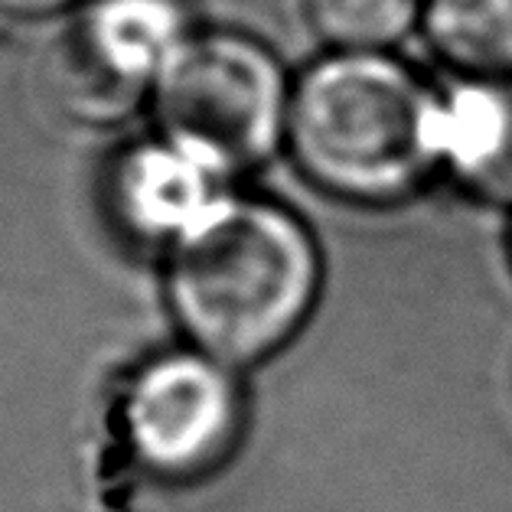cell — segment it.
Wrapping results in <instances>:
<instances>
[{
  "instance_id": "obj_1",
  "label": "cell",
  "mask_w": 512,
  "mask_h": 512,
  "mask_svg": "<svg viewBox=\"0 0 512 512\" xmlns=\"http://www.w3.org/2000/svg\"><path fill=\"white\" fill-rule=\"evenodd\" d=\"M287 147L320 190L392 203L441 170V92L395 53L327 49L294 76Z\"/></svg>"
},
{
  "instance_id": "obj_2",
  "label": "cell",
  "mask_w": 512,
  "mask_h": 512,
  "mask_svg": "<svg viewBox=\"0 0 512 512\" xmlns=\"http://www.w3.org/2000/svg\"><path fill=\"white\" fill-rule=\"evenodd\" d=\"M320 274L317 242L294 212L222 196L177 242L170 301L199 353L245 366L301 330Z\"/></svg>"
},
{
  "instance_id": "obj_3",
  "label": "cell",
  "mask_w": 512,
  "mask_h": 512,
  "mask_svg": "<svg viewBox=\"0 0 512 512\" xmlns=\"http://www.w3.org/2000/svg\"><path fill=\"white\" fill-rule=\"evenodd\" d=\"M151 95L164 141L222 180L287 141L294 79L258 36L206 30L164 62Z\"/></svg>"
},
{
  "instance_id": "obj_4",
  "label": "cell",
  "mask_w": 512,
  "mask_h": 512,
  "mask_svg": "<svg viewBox=\"0 0 512 512\" xmlns=\"http://www.w3.org/2000/svg\"><path fill=\"white\" fill-rule=\"evenodd\" d=\"M183 0H95L49 53L46 79L82 121H118L154 92L164 62L190 40Z\"/></svg>"
},
{
  "instance_id": "obj_5",
  "label": "cell",
  "mask_w": 512,
  "mask_h": 512,
  "mask_svg": "<svg viewBox=\"0 0 512 512\" xmlns=\"http://www.w3.org/2000/svg\"><path fill=\"white\" fill-rule=\"evenodd\" d=\"M124 428L137 460L160 477H196L219 464L242 428V395L226 362L173 353L134 379Z\"/></svg>"
},
{
  "instance_id": "obj_6",
  "label": "cell",
  "mask_w": 512,
  "mask_h": 512,
  "mask_svg": "<svg viewBox=\"0 0 512 512\" xmlns=\"http://www.w3.org/2000/svg\"><path fill=\"white\" fill-rule=\"evenodd\" d=\"M441 167L473 196L512 206V76L441 92Z\"/></svg>"
},
{
  "instance_id": "obj_7",
  "label": "cell",
  "mask_w": 512,
  "mask_h": 512,
  "mask_svg": "<svg viewBox=\"0 0 512 512\" xmlns=\"http://www.w3.org/2000/svg\"><path fill=\"white\" fill-rule=\"evenodd\" d=\"M216 180V173L173 144H147L118 164L115 199L124 222L137 235L180 242L222 199Z\"/></svg>"
},
{
  "instance_id": "obj_8",
  "label": "cell",
  "mask_w": 512,
  "mask_h": 512,
  "mask_svg": "<svg viewBox=\"0 0 512 512\" xmlns=\"http://www.w3.org/2000/svg\"><path fill=\"white\" fill-rule=\"evenodd\" d=\"M421 33L460 79L512 76V0H424Z\"/></svg>"
},
{
  "instance_id": "obj_9",
  "label": "cell",
  "mask_w": 512,
  "mask_h": 512,
  "mask_svg": "<svg viewBox=\"0 0 512 512\" xmlns=\"http://www.w3.org/2000/svg\"><path fill=\"white\" fill-rule=\"evenodd\" d=\"M424 0H304V17L327 49L395 53L411 30H421Z\"/></svg>"
},
{
  "instance_id": "obj_10",
  "label": "cell",
  "mask_w": 512,
  "mask_h": 512,
  "mask_svg": "<svg viewBox=\"0 0 512 512\" xmlns=\"http://www.w3.org/2000/svg\"><path fill=\"white\" fill-rule=\"evenodd\" d=\"M69 4H76V0H0V14L4 17H46Z\"/></svg>"
}]
</instances>
